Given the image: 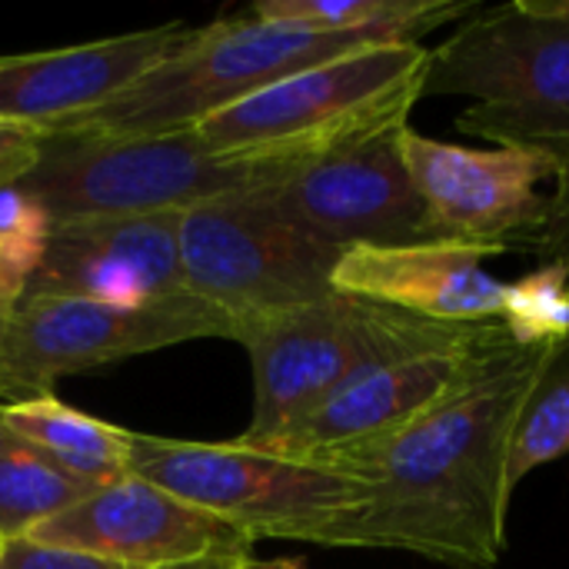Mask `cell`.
Returning <instances> with one entry per match:
<instances>
[{"label":"cell","mask_w":569,"mask_h":569,"mask_svg":"<svg viewBox=\"0 0 569 569\" xmlns=\"http://www.w3.org/2000/svg\"><path fill=\"white\" fill-rule=\"evenodd\" d=\"M430 50L380 43L283 77L200 120L193 133L217 153L297 163L410 120L423 100Z\"/></svg>","instance_id":"cell-3"},{"label":"cell","mask_w":569,"mask_h":569,"mask_svg":"<svg viewBox=\"0 0 569 569\" xmlns=\"http://www.w3.org/2000/svg\"><path fill=\"white\" fill-rule=\"evenodd\" d=\"M207 337L233 340V327L187 290L147 307L23 297L7 317L3 360L13 400H23L50 393V387L70 373Z\"/></svg>","instance_id":"cell-10"},{"label":"cell","mask_w":569,"mask_h":569,"mask_svg":"<svg viewBox=\"0 0 569 569\" xmlns=\"http://www.w3.org/2000/svg\"><path fill=\"white\" fill-rule=\"evenodd\" d=\"M253 569H303V567H297V563H257Z\"/></svg>","instance_id":"cell-29"},{"label":"cell","mask_w":569,"mask_h":569,"mask_svg":"<svg viewBox=\"0 0 569 569\" xmlns=\"http://www.w3.org/2000/svg\"><path fill=\"white\" fill-rule=\"evenodd\" d=\"M530 247L543 257V263L569 267V150H563V170L557 177V190L547 200V217L540 230L530 237Z\"/></svg>","instance_id":"cell-24"},{"label":"cell","mask_w":569,"mask_h":569,"mask_svg":"<svg viewBox=\"0 0 569 569\" xmlns=\"http://www.w3.org/2000/svg\"><path fill=\"white\" fill-rule=\"evenodd\" d=\"M500 323L520 347L569 340V267L543 263L523 280L507 283Z\"/></svg>","instance_id":"cell-22"},{"label":"cell","mask_w":569,"mask_h":569,"mask_svg":"<svg viewBox=\"0 0 569 569\" xmlns=\"http://www.w3.org/2000/svg\"><path fill=\"white\" fill-rule=\"evenodd\" d=\"M130 473L253 540L317 537L357 510L367 490L333 470L250 450L130 433Z\"/></svg>","instance_id":"cell-7"},{"label":"cell","mask_w":569,"mask_h":569,"mask_svg":"<svg viewBox=\"0 0 569 569\" xmlns=\"http://www.w3.org/2000/svg\"><path fill=\"white\" fill-rule=\"evenodd\" d=\"M3 569H130L110 560H100L93 553L80 550H63V547H47L30 537L7 540L3 543Z\"/></svg>","instance_id":"cell-23"},{"label":"cell","mask_w":569,"mask_h":569,"mask_svg":"<svg viewBox=\"0 0 569 569\" xmlns=\"http://www.w3.org/2000/svg\"><path fill=\"white\" fill-rule=\"evenodd\" d=\"M43 137H47V133L30 130V127L0 123V187L20 183V180L30 173V167H33L37 157H40Z\"/></svg>","instance_id":"cell-25"},{"label":"cell","mask_w":569,"mask_h":569,"mask_svg":"<svg viewBox=\"0 0 569 569\" xmlns=\"http://www.w3.org/2000/svg\"><path fill=\"white\" fill-rule=\"evenodd\" d=\"M27 537L47 547L93 553L130 569L177 567L237 543H250L227 523L133 473L97 487Z\"/></svg>","instance_id":"cell-14"},{"label":"cell","mask_w":569,"mask_h":569,"mask_svg":"<svg viewBox=\"0 0 569 569\" xmlns=\"http://www.w3.org/2000/svg\"><path fill=\"white\" fill-rule=\"evenodd\" d=\"M403 163L423 203L427 243L510 250L530 243L547 217L543 180L563 170L553 147H460L417 133L400 137Z\"/></svg>","instance_id":"cell-11"},{"label":"cell","mask_w":569,"mask_h":569,"mask_svg":"<svg viewBox=\"0 0 569 569\" xmlns=\"http://www.w3.org/2000/svg\"><path fill=\"white\" fill-rule=\"evenodd\" d=\"M407 127L400 123L297 163L270 160V177L247 197L337 250L427 243L423 203L400 150Z\"/></svg>","instance_id":"cell-9"},{"label":"cell","mask_w":569,"mask_h":569,"mask_svg":"<svg viewBox=\"0 0 569 569\" xmlns=\"http://www.w3.org/2000/svg\"><path fill=\"white\" fill-rule=\"evenodd\" d=\"M470 10L473 0H260L250 13L313 33H373L397 43H420L423 33Z\"/></svg>","instance_id":"cell-18"},{"label":"cell","mask_w":569,"mask_h":569,"mask_svg":"<svg viewBox=\"0 0 569 569\" xmlns=\"http://www.w3.org/2000/svg\"><path fill=\"white\" fill-rule=\"evenodd\" d=\"M550 13H557V17H563L569 20V0H540Z\"/></svg>","instance_id":"cell-28"},{"label":"cell","mask_w":569,"mask_h":569,"mask_svg":"<svg viewBox=\"0 0 569 569\" xmlns=\"http://www.w3.org/2000/svg\"><path fill=\"white\" fill-rule=\"evenodd\" d=\"M270 170V160L210 150L193 130L153 137L47 133L20 187L60 223L80 217L183 213L230 193H247Z\"/></svg>","instance_id":"cell-6"},{"label":"cell","mask_w":569,"mask_h":569,"mask_svg":"<svg viewBox=\"0 0 569 569\" xmlns=\"http://www.w3.org/2000/svg\"><path fill=\"white\" fill-rule=\"evenodd\" d=\"M347 250L320 243L247 193H230L180 217V273L187 293L240 327L323 300Z\"/></svg>","instance_id":"cell-8"},{"label":"cell","mask_w":569,"mask_h":569,"mask_svg":"<svg viewBox=\"0 0 569 569\" xmlns=\"http://www.w3.org/2000/svg\"><path fill=\"white\" fill-rule=\"evenodd\" d=\"M0 413L13 433L93 490L130 477V430L80 413L53 393L7 400Z\"/></svg>","instance_id":"cell-17"},{"label":"cell","mask_w":569,"mask_h":569,"mask_svg":"<svg viewBox=\"0 0 569 569\" xmlns=\"http://www.w3.org/2000/svg\"><path fill=\"white\" fill-rule=\"evenodd\" d=\"M493 253L463 243L353 247L333 270V290L440 323H500L507 283L483 267Z\"/></svg>","instance_id":"cell-16"},{"label":"cell","mask_w":569,"mask_h":569,"mask_svg":"<svg viewBox=\"0 0 569 569\" xmlns=\"http://www.w3.org/2000/svg\"><path fill=\"white\" fill-rule=\"evenodd\" d=\"M507 343L510 333L503 323H483L463 340L373 363L353 373L300 423L250 450L313 463L343 447L387 437L457 393Z\"/></svg>","instance_id":"cell-12"},{"label":"cell","mask_w":569,"mask_h":569,"mask_svg":"<svg viewBox=\"0 0 569 569\" xmlns=\"http://www.w3.org/2000/svg\"><path fill=\"white\" fill-rule=\"evenodd\" d=\"M50 213L20 183L0 187V317L7 320L27 293V283L50 237Z\"/></svg>","instance_id":"cell-21"},{"label":"cell","mask_w":569,"mask_h":569,"mask_svg":"<svg viewBox=\"0 0 569 569\" xmlns=\"http://www.w3.org/2000/svg\"><path fill=\"white\" fill-rule=\"evenodd\" d=\"M569 453V340L553 343L540 377L533 380L507 450V493L540 467Z\"/></svg>","instance_id":"cell-20"},{"label":"cell","mask_w":569,"mask_h":569,"mask_svg":"<svg viewBox=\"0 0 569 569\" xmlns=\"http://www.w3.org/2000/svg\"><path fill=\"white\" fill-rule=\"evenodd\" d=\"M3 340H7V320L0 317V403H7V397H13V387L7 380V360H3Z\"/></svg>","instance_id":"cell-27"},{"label":"cell","mask_w":569,"mask_h":569,"mask_svg":"<svg viewBox=\"0 0 569 569\" xmlns=\"http://www.w3.org/2000/svg\"><path fill=\"white\" fill-rule=\"evenodd\" d=\"M397 43L373 33H313L303 27L250 17L193 27L190 40L123 87L103 107L47 133L67 137H153L183 133L200 120L247 100L250 93L347 57L353 50Z\"/></svg>","instance_id":"cell-2"},{"label":"cell","mask_w":569,"mask_h":569,"mask_svg":"<svg viewBox=\"0 0 569 569\" xmlns=\"http://www.w3.org/2000/svg\"><path fill=\"white\" fill-rule=\"evenodd\" d=\"M93 487L80 483L10 430L0 413V540H20L50 517L80 503Z\"/></svg>","instance_id":"cell-19"},{"label":"cell","mask_w":569,"mask_h":569,"mask_svg":"<svg viewBox=\"0 0 569 569\" xmlns=\"http://www.w3.org/2000/svg\"><path fill=\"white\" fill-rule=\"evenodd\" d=\"M190 33L187 23H163L73 47L0 53V123L47 133L83 117L177 53Z\"/></svg>","instance_id":"cell-15"},{"label":"cell","mask_w":569,"mask_h":569,"mask_svg":"<svg viewBox=\"0 0 569 569\" xmlns=\"http://www.w3.org/2000/svg\"><path fill=\"white\" fill-rule=\"evenodd\" d=\"M560 343V340H557ZM553 343H507L457 393L413 423L313 460L357 480L367 500L317 543L400 550L450 569H493L507 543V450Z\"/></svg>","instance_id":"cell-1"},{"label":"cell","mask_w":569,"mask_h":569,"mask_svg":"<svg viewBox=\"0 0 569 569\" xmlns=\"http://www.w3.org/2000/svg\"><path fill=\"white\" fill-rule=\"evenodd\" d=\"M0 569H3V540H0Z\"/></svg>","instance_id":"cell-30"},{"label":"cell","mask_w":569,"mask_h":569,"mask_svg":"<svg viewBox=\"0 0 569 569\" xmlns=\"http://www.w3.org/2000/svg\"><path fill=\"white\" fill-rule=\"evenodd\" d=\"M180 210H163L53 223L23 297L147 307L187 290L180 273Z\"/></svg>","instance_id":"cell-13"},{"label":"cell","mask_w":569,"mask_h":569,"mask_svg":"<svg viewBox=\"0 0 569 569\" xmlns=\"http://www.w3.org/2000/svg\"><path fill=\"white\" fill-rule=\"evenodd\" d=\"M483 323H440L333 290L323 300L240 327L253 363V420L237 440L260 447L313 413L353 373L463 340Z\"/></svg>","instance_id":"cell-4"},{"label":"cell","mask_w":569,"mask_h":569,"mask_svg":"<svg viewBox=\"0 0 569 569\" xmlns=\"http://www.w3.org/2000/svg\"><path fill=\"white\" fill-rule=\"evenodd\" d=\"M470 97L457 130L493 147L569 150V20L513 0L463 20L430 50L423 97Z\"/></svg>","instance_id":"cell-5"},{"label":"cell","mask_w":569,"mask_h":569,"mask_svg":"<svg viewBox=\"0 0 569 569\" xmlns=\"http://www.w3.org/2000/svg\"><path fill=\"white\" fill-rule=\"evenodd\" d=\"M257 560L250 553V543H237V547H227V550H217V553H207L200 560H190V563H177V567L163 569H253Z\"/></svg>","instance_id":"cell-26"}]
</instances>
